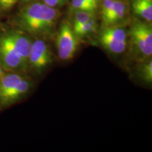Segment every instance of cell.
<instances>
[{
    "instance_id": "obj_21",
    "label": "cell",
    "mask_w": 152,
    "mask_h": 152,
    "mask_svg": "<svg viewBox=\"0 0 152 152\" xmlns=\"http://www.w3.org/2000/svg\"><path fill=\"white\" fill-rule=\"evenodd\" d=\"M83 1H85V3H86V4H87V5H88V6H89V7H90V9H92V10L93 11H94V10H93V9H92V7H91V5H90V0H83Z\"/></svg>"
},
{
    "instance_id": "obj_5",
    "label": "cell",
    "mask_w": 152,
    "mask_h": 152,
    "mask_svg": "<svg viewBox=\"0 0 152 152\" xmlns=\"http://www.w3.org/2000/svg\"><path fill=\"white\" fill-rule=\"evenodd\" d=\"M4 39L14 48L20 57L25 67L28 66V58L31 50L33 41L28 36L17 31H9L1 33Z\"/></svg>"
},
{
    "instance_id": "obj_15",
    "label": "cell",
    "mask_w": 152,
    "mask_h": 152,
    "mask_svg": "<svg viewBox=\"0 0 152 152\" xmlns=\"http://www.w3.org/2000/svg\"><path fill=\"white\" fill-rule=\"evenodd\" d=\"M139 75H140L142 80L145 83H151L152 82V61L149 58L147 61L144 63L140 66L139 69Z\"/></svg>"
},
{
    "instance_id": "obj_12",
    "label": "cell",
    "mask_w": 152,
    "mask_h": 152,
    "mask_svg": "<svg viewBox=\"0 0 152 152\" xmlns=\"http://www.w3.org/2000/svg\"><path fill=\"white\" fill-rule=\"evenodd\" d=\"M99 42L106 51L113 54H122L125 50L127 46V43L121 42L102 37H99Z\"/></svg>"
},
{
    "instance_id": "obj_22",
    "label": "cell",
    "mask_w": 152,
    "mask_h": 152,
    "mask_svg": "<svg viewBox=\"0 0 152 152\" xmlns=\"http://www.w3.org/2000/svg\"><path fill=\"white\" fill-rule=\"evenodd\" d=\"M24 1H32V0H23Z\"/></svg>"
},
{
    "instance_id": "obj_11",
    "label": "cell",
    "mask_w": 152,
    "mask_h": 152,
    "mask_svg": "<svg viewBox=\"0 0 152 152\" xmlns=\"http://www.w3.org/2000/svg\"><path fill=\"white\" fill-rule=\"evenodd\" d=\"M99 37L108 38V39L121 42L127 43L128 35L123 28L109 26L102 30Z\"/></svg>"
},
{
    "instance_id": "obj_16",
    "label": "cell",
    "mask_w": 152,
    "mask_h": 152,
    "mask_svg": "<svg viewBox=\"0 0 152 152\" xmlns=\"http://www.w3.org/2000/svg\"><path fill=\"white\" fill-rule=\"evenodd\" d=\"M71 9L73 11H93L90 7L83 0H72ZM94 12V11H93Z\"/></svg>"
},
{
    "instance_id": "obj_17",
    "label": "cell",
    "mask_w": 152,
    "mask_h": 152,
    "mask_svg": "<svg viewBox=\"0 0 152 152\" xmlns=\"http://www.w3.org/2000/svg\"><path fill=\"white\" fill-rule=\"evenodd\" d=\"M114 0H102V16L103 18L105 16L107 13L110 11V9L113 4Z\"/></svg>"
},
{
    "instance_id": "obj_8",
    "label": "cell",
    "mask_w": 152,
    "mask_h": 152,
    "mask_svg": "<svg viewBox=\"0 0 152 152\" xmlns=\"http://www.w3.org/2000/svg\"><path fill=\"white\" fill-rule=\"evenodd\" d=\"M127 7L121 0H114L113 4L103 19L104 23L107 26H111L118 23L124 18L126 14Z\"/></svg>"
},
{
    "instance_id": "obj_13",
    "label": "cell",
    "mask_w": 152,
    "mask_h": 152,
    "mask_svg": "<svg viewBox=\"0 0 152 152\" xmlns=\"http://www.w3.org/2000/svg\"><path fill=\"white\" fill-rule=\"evenodd\" d=\"M73 29L74 33L78 37H85V36L90 35L96 31L97 23H96L95 18H93L85 23L81 25L77 28H73Z\"/></svg>"
},
{
    "instance_id": "obj_19",
    "label": "cell",
    "mask_w": 152,
    "mask_h": 152,
    "mask_svg": "<svg viewBox=\"0 0 152 152\" xmlns=\"http://www.w3.org/2000/svg\"><path fill=\"white\" fill-rule=\"evenodd\" d=\"M18 0H0V7L4 9H9L16 4Z\"/></svg>"
},
{
    "instance_id": "obj_1",
    "label": "cell",
    "mask_w": 152,
    "mask_h": 152,
    "mask_svg": "<svg viewBox=\"0 0 152 152\" xmlns=\"http://www.w3.org/2000/svg\"><path fill=\"white\" fill-rule=\"evenodd\" d=\"M58 16V11L46 4L34 3L25 7L19 14V25L30 35L49 37Z\"/></svg>"
},
{
    "instance_id": "obj_20",
    "label": "cell",
    "mask_w": 152,
    "mask_h": 152,
    "mask_svg": "<svg viewBox=\"0 0 152 152\" xmlns=\"http://www.w3.org/2000/svg\"><path fill=\"white\" fill-rule=\"evenodd\" d=\"M99 2H100V0H90V5L91 7H92L93 10H94V11H95L96 9H97Z\"/></svg>"
},
{
    "instance_id": "obj_7",
    "label": "cell",
    "mask_w": 152,
    "mask_h": 152,
    "mask_svg": "<svg viewBox=\"0 0 152 152\" xmlns=\"http://www.w3.org/2000/svg\"><path fill=\"white\" fill-rule=\"evenodd\" d=\"M32 87V82L24 77L15 86L13 90L7 94L0 104V108H5L12 105L20 100L29 92Z\"/></svg>"
},
{
    "instance_id": "obj_18",
    "label": "cell",
    "mask_w": 152,
    "mask_h": 152,
    "mask_svg": "<svg viewBox=\"0 0 152 152\" xmlns=\"http://www.w3.org/2000/svg\"><path fill=\"white\" fill-rule=\"evenodd\" d=\"M68 0H44V3L52 7H61L67 2Z\"/></svg>"
},
{
    "instance_id": "obj_10",
    "label": "cell",
    "mask_w": 152,
    "mask_h": 152,
    "mask_svg": "<svg viewBox=\"0 0 152 152\" xmlns=\"http://www.w3.org/2000/svg\"><path fill=\"white\" fill-rule=\"evenodd\" d=\"M132 8L137 15L147 21L152 20L151 0H133Z\"/></svg>"
},
{
    "instance_id": "obj_2",
    "label": "cell",
    "mask_w": 152,
    "mask_h": 152,
    "mask_svg": "<svg viewBox=\"0 0 152 152\" xmlns=\"http://www.w3.org/2000/svg\"><path fill=\"white\" fill-rule=\"evenodd\" d=\"M134 56L139 60L149 58L152 54V29L148 24L136 22L130 30Z\"/></svg>"
},
{
    "instance_id": "obj_6",
    "label": "cell",
    "mask_w": 152,
    "mask_h": 152,
    "mask_svg": "<svg viewBox=\"0 0 152 152\" xmlns=\"http://www.w3.org/2000/svg\"><path fill=\"white\" fill-rule=\"evenodd\" d=\"M0 66L6 71L26 69L23 62L2 34L0 33Z\"/></svg>"
},
{
    "instance_id": "obj_9",
    "label": "cell",
    "mask_w": 152,
    "mask_h": 152,
    "mask_svg": "<svg viewBox=\"0 0 152 152\" xmlns=\"http://www.w3.org/2000/svg\"><path fill=\"white\" fill-rule=\"evenodd\" d=\"M23 78V77L18 73L4 74L0 80V104L7 94Z\"/></svg>"
},
{
    "instance_id": "obj_3",
    "label": "cell",
    "mask_w": 152,
    "mask_h": 152,
    "mask_svg": "<svg viewBox=\"0 0 152 152\" xmlns=\"http://www.w3.org/2000/svg\"><path fill=\"white\" fill-rule=\"evenodd\" d=\"M58 56L62 61H69L75 56L79 48V37L74 33L68 23L64 22L56 38Z\"/></svg>"
},
{
    "instance_id": "obj_14",
    "label": "cell",
    "mask_w": 152,
    "mask_h": 152,
    "mask_svg": "<svg viewBox=\"0 0 152 152\" xmlns=\"http://www.w3.org/2000/svg\"><path fill=\"white\" fill-rule=\"evenodd\" d=\"M94 18V12L90 11H76L73 18V27L77 28Z\"/></svg>"
},
{
    "instance_id": "obj_4",
    "label": "cell",
    "mask_w": 152,
    "mask_h": 152,
    "mask_svg": "<svg viewBox=\"0 0 152 152\" xmlns=\"http://www.w3.org/2000/svg\"><path fill=\"white\" fill-rule=\"evenodd\" d=\"M52 61V54L47 44L43 39L33 42L28 58V66L35 72L40 73Z\"/></svg>"
}]
</instances>
